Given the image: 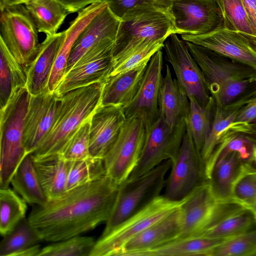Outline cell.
<instances>
[{
    "mask_svg": "<svg viewBox=\"0 0 256 256\" xmlns=\"http://www.w3.org/2000/svg\"><path fill=\"white\" fill-rule=\"evenodd\" d=\"M0 38L15 60L25 70L40 48L38 30L24 4L0 10Z\"/></svg>",
    "mask_w": 256,
    "mask_h": 256,
    "instance_id": "ba28073f",
    "label": "cell"
},
{
    "mask_svg": "<svg viewBox=\"0 0 256 256\" xmlns=\"http://www.w3.org/2000/svg\"><path fill=\"white\" fill-rule=\"evenodd\" d=\"M188 98L190 111L186 120V130L200 153L211 128L216 104L212 96L204 106L201 105L192 96Z\"/></svg>",
    "mask_w": 256,
    "mask_h": 256,
    "instance_id": "d6a6232c",
    "label": "cell"
},
{
    "mask_svg": "<svg viewBox=\"0 0 256 256\" xmlns=\"http://www.w3.org/2000/svg\"><path fill=\"white\" fill-rule=\"evenodd\" d=\"M159 196L108 234L96 241L90 256H118L124 246L146 228L180 208L186 199Z\"/></svg>",
    "mask_w": 256,
    "mask_h": 256,
    "instance_id": "52a82bcc",
    "label": "cell"
},
{
    "mask_svg": "<svg viewBox=\"0 0 256 256\" xmlns=\"http://www.w3.org/2000/svg\"><path fill=\"white\" fill-rule=\"evenodd\" d=\"M62 32L46 36L34 59L26 68V88L32 96L48 90L52 72L60 48Z\"/></svg>",
    "mask_w": 256,
    "mask_h": 256,
    "instance_id": "603a6c76",
    "label": "cell"
},
{
    "mask_svg": "<svg viewBox=\"0 0 256 256\" xmlns=\"http://www.w3.org/2000/svg\"><path fill=\"white\" fill-rule=\"evenodd\" d=\"M28 0H0V10H2L10 6L18 4H24Z\"/></svg>",
    "mask_w": 256,
    "mask_h": 256,
    "instance_id": "f907efd6",
    "label": "cell"
},
{
    "mask_svg": "<svg viewBox=\"0 0 256 256\" xmlns=\"http://www.w3.org/2000/svg\"><path fill=\"white\" fill-rule=\"evenodd\" d=\"M207 182L200 153L186 130L176 156L172 162L164 196L170 200H180Z\"/></svg>",
    "mask_w": 256,
    "mask_h": 256,
    "instance_id": "8fae6325",
    "label": "cell"
},
{
    "mask_svg": "<svg viewBox=\"0 0 256 256\" xmlns=\"http://www.w3.org/2000/svg\"><path fill=\"white\" fill-rule=\"evenodd\" d=\"M164 42L165 40H162L142 44L116 62L110 76L130 70L145 61L150 60L156 52L164 48Z\"/></svg>",
    "mask_w": 256,
    "mask_h": 256,
    "instance_id": "b9f144b4",
    "label": "cell"
},
{
    "mask_svg": "<svg viewBox=\"0 0 256 256\" xmlns=\"http://www.w3.org/2000/svg\"><path fill=\"white\" fill-rule=\"evenodd\" d=\"M217 200L208 182L194 189L180 206L182 230L178 238L198 236L208 227Z\"/></svg>",
    "mask_w": 256,
    "mask_h": 256,
    "instance_id": "ffe728a7",
    "label": "cell"
},
{
    "mask_svg": "<svg viewBox=\"0 0 256 256\" xmlns=\"http://www.w3.org/2000/svg\"><path fill=\"white\" fill-rule=\"evenodd\" d=\"M69 14L78 12L88 6L100 0H58Z\"/></svg>",
    "mask_w": 256,
    "mask_h": 256,
    "instance_id": "7dc6e473",
    "label": "cell"
},
{
    "mask_svg": "<svg viewBox=\"0 0 256 256\" xmlns=\"http://www.w3.org/2000/svg\"><path fill=\"white\" fill-rule=\"evenodd\" d=\"M10 184L14 190L30 204L42 205L48 201L31 154L22 160Z\"/></svg>",
    "mask_w": 256,
    "mask_h": 256,
    "instance_id": "f1b7e54d",
    "label": "cell"
},
{
    "mask_svg": "<svg viewBox=\"0 0 256 256\" xmlns=\"http://www.w3.org/2000/svg\"><path fill=\"white\" fill-rule=\"evenodd\" d=\"M107 6L102 2H96L82 9L68 28L62 31V40L51 73L48 90L54 92L62 80L72 48L79 35L90 22Z\"/></svg>",
    "mask_w": 256,
    "mask_h": 256,
    "instance_id": "7402d4cb",
    "label": "cell"
},
{
    "mask_svg": "<svg viewBox=\"0 0 256 256\" xmlns=\"http://www.w3.org/2000/svg\"><path fill=\"white\" fill-rule=\"evenodd\" d=\"M90 120L84 122L68 142L60 154L64 159L74 161L90 156Z\"/></svg>",
    "mask_w": 256,
    "mask_h": 256,
    "instance_id": "ee69618b",
    "label": "cell"
},
{
    "mask_svg": "<svg viewBox=\"0 0 256 256\" xmlns=\"http://www.w3.org/2000/svg\"><path fill=\"white\" fill-rule=\"evenodd\" d=\"M158 102L160 114L170 126L173 127L186 119L190 111L188 97L177 80L172 78L168 64L162 78Z\"/></svg>",
    "mask_w": 256,
    "mask_h": 256,
    "instance_id": "484cf974",
    "label": "cell"
},
{
    "mask_svg": "<svg viewBox=\"0 0 256 256\" xmlns=\"http://www.w3.org/2000/svg\"><path fill=\"white\" fill-rule=\"evenodd\" d=\"M172 34H175L173 17L164 11L142 8L126 12L120 18L113 49L114 64L142 44L166 41Z\"/></svg>",
    "mask_w": 256,
    "mask_h": 256,
    "instance_id": "5b68a950",
    "label": "cell"
},
{
    "mask_svg": "<svg viewBox=\"0 0 256 256\" xmlns=\"http://www.w3.org/2000/svg\"><path fill=\"white\" fill-rule=\"evenodd\" d=\"M256 251V228L226 239L209 256H252Z\"/></svg>",
    "mask_w": 256,
    "mask_h": 256,
    "instance_id": "60d3db41",
    "label": "cell"
},
{
    "mask_svg": "<svg viewBox=\"0 0 256 256\" xmlns=\"http://www.w3.org/2000/svg\"><path fill=\"white\" fill-rule=\"evenodd\" d=\"M150 60L109 76L102 82L100 105L124 108L130 104L139 89Z\"/></svg>",
    "mask_w": 256,
    "mask_h": 256,
    "instance_id": "cb8c5ba5",
    "label": "cell"
},
{
    "mask_svg": "<svg viewBox=\"0 0 256 256\" xmlns=\"http://www.w3.org/2000/svg\"><path fill=\"white\" fill-rule=\"evenodd\" d=\"M217 0L222 12L224 28L254 36L242 0Z\"/></svg>",
    "mask_w": 256,
    "mask_h": 256,
    "instance_id": "ab89813d",
    "label": "cell"
},
{
    "mask_svg": "<svg viewBox=\"0 0 256 256\" xmlns=\"http://www.w3.org/2000/svg\"><path fill=\"white\" fill-rule=\"evenodd\" d=\"M27 202L9 188H0V233L4 236L24 218Z\"/></svg>",
    "mask_w": 256,
    "mask_h": 256,
    "instance_id": "e575fe53",
    "label": "cell"
},
{
    "mask_svg": "<svg viewBox=\"0 0 256 256\" xmlns=\"http://www.w3.org/2000/svg\"><path fill=\"white\" fill-rule=\"evenodd\" d=\"M252 256H256V251L253 254Z\"/></svg>",
    "mask_w": 256,
    "mask_h": 256,
    "instance_id": "db71d44e",
    "label": "cell"
},
{
    "mask_svg": "<svg viewBox=\"0 0 256 256\" xmlns=\"http://www.w3.org/2000/svg\"><path fill=\"white\" fill-rule=\"evenodd\" d=\"M120 23V19L106 6L78 36L72 48L66 72L90 49L106 42H116Z\"/></svg>",
    "mask_w": 256,
    "mask_h": 256,
    "instance_id": "d6986e66",
    "label": "cell"
},
{
    "mask_svg": "<svg viewBox=\"0 0 256 256\" xmlns=\"http://www.w3.org/2000/svg\"><path fill=\"white\" fill-rule=\"evenodd\" d=\"M31 94L17 90L0 112V188H8L18 165L28 154L23 142L24 120Z\"/></svg>",
    "mask_w": 256,
    "mask_h": 256,
    "instance_id": "277c9868",
    "label": "cell"
},
{
    "mask_svg": "<svg viewBox=\"0 0 256 256\" xmlns=\"http://www.w3.org/2000/svg\"><path fill=\"white\" fill-rule=\"evenodd\" d=\"M256 94L254 88L228 105L216 106L211 128L200 152L204 168L241 108Z\"/></svg>",
    "mask_w": 256,
    "mask_h": 256,
    "instance_id": "4316f807",
    "label": "cell"
},
{
    "mask_svg": "<svg viewBox=\"0 0 256 256\" xmlns=\"http://www.w3.org/2000/svg\"><path fill=\"white\" fill-rule=\"evenodd\" d=\"M171 166L170 160H165L143 175L119 184L114 207L101 236L109 233L160 196Z\"/></svg>",
    "mask_w": 256,
    "mask_h": 256,
    "instance_id": "8992f818",
    "label": "cell"
},
{
    "mask_svg": "<svg viewBox=\"0 0 256 256\" xmlns=\"http://www.w3.org/2000/svg\"><path fill=\"white\" fill-rule=\"evenodd\" d=\"M246 164L240 155L236 152L229 153L214 162L206 178L216 200H233L234 184Z\"/></svg>",
    "mask_w": 256,
    "mask_h": 256,
    "instance_id": "d4e9b609",
    "label": "cell"
},
{
    "mask_svg": "<svg viewBox=\"0 0 256 256\" xmlns=\"http://www.w3.org/2000/svg\"><path fill=\"white\" fill-rule=\"evenodd\" d=\"M38 32L54 35L69 12L58 0H29L24 4Z\"/></svg>",
    "mask_w": 256,
    "mask_h": 256,
    "instance_id": "f546056e",
    "label": "cell"
},
{
    "mask_svg": "<svg viewBox=\"0 0 256 256\" xmlns=\"http://www.w3.org/2000/svg\"><path fill=\"white\" fill-rule=\"evenodd\" d=\"M119 185L106 175L34 206L28 220L42 240L56 242L80 236L108 219Z\"/></svg>",
    "mask_w": 256,
    "mask_h": 256,
    "instance_id": "6da1fadb",
    "label": "cell"
},
{
    "mask_svg": "<svg viewBox=\"0 0 256 256\" xmlns=\"http://www.w3.org/2000/svg\"><path fill=\"white\" fill-rule=\"evenodd\" d=\"M126 120L123 108L100 105L90 120V156L104 159L116 140Z\"/></svg>",
    "mask_w": 256,
    "mask_h": 256,
    "instance_id": "ac0fdd59",
    "label": "cell"
},
{
    "mask_svg": "<svg viewBox=\"0 0 256 256\" xmlns=\"http://www.w3.org/2000/svg\"><path fill=\"white\" fill-rule=\"evenodd\" d=\"M171 12L176 34L199 35L224 28L217 0H175Z\"/></svg>",
    "mask_w": 256,
    "mask_h": 256,
    "instance_id": "5bb4252c",
    "label": "cell"
},
{
    "mask_svg": "<svg viewBox=\"0 0 256 256\" xmlns=\"http://www.w3.org/2000/svg\"><path fill=\"white\" fill-rule=\"evenodd\" d=\"M4 237L0 244V256H18L24 250L42 240L26 218Z\"/></svg>",
    "mask_w": 256,
    "mask_h": 256,
    "instance_id": "d590c367",
    "label": "cell"
},
{
    "mask_svg": "<svg viewBox=\"0 0 256 256\" xmlns=\"http://www.w3.org/2000/svg\"><path fill=\"white\" fill-rule=\"evenodd\" d=\"M162 50H158L152 56L136 96L130 104L122 108L126 118H139L144 121L146 128L160 116L158 101L163 78Z\"/></svg>",
    "mask_w": 256,
    "mask_h": 256,
    "instance_id": "2e32d148",
    "label": "cell"
},
{
    "mask_svg": "<svg viewBox=\"0 0 256 256\" xmlns=\"http://www.w3.org/2000/svg\"><path fill=\"white\" fill-rule=\"evenodd\" d=\"M186 131V120L172 127L160 114L158 118L146 128L140 159L128 179L137 178L165 160H174Z\"/></svg>",
    "mask_w": 256,
    "mask_h": 256,
    "instance_id": "9c48e42d",
    "label": "cell"
},
{
    "mask_svg": "<svg viewBox=\"0 0 256 256\" xmlns=\"http://www.w3.org/2000/svg\"><path fill=\"white\" fill-rule=\"evenodd\" d=\"M0 108H2L14 92L26 87L25 68L20 64L0 38Z\"/></svg>",
    "mask_w": 256,
    "mask_h": 256,
    "instance_id": "4dcf8cb0",
    "label": "cell"
},
{
    "mask_svg": "<svg viewBox=\"0 0 256 256\" xmlns=\"http://www.w3.org/2000/svg\"><path fill=\"white\" fill-rule=\"evenodd\" d=\"M61 104V97L48 90L31 96L23 134L24 144L28 154L34 152L48 136L56 122Z\"/></svg>",
    "mask_w": 256,
    "mask_h": 256,
    "instance_id": "9a60e30c",
    "label": "cell"
},
{
    "mask_svg": "<svg viewBox=\"0 0 256 256\" xmlns=\"http://www.w3.org/2000/svg\"><path fill=\"white\" fill-rule=\"evenodd\" d=\"M248 36L256 49V36L250 35H248Z\"/></svg>",
    "mask_w": 256,
    "mask_h": 256,
    "instance_id": "f5cc1de1",
    "label": "cell"
},
{
    "mask_svg": "<svg viewBox=\"0 0 256 256\" xmlns=\"http://www.w3.org/2000/svg\"><path fill=\"white\" fill-rule=\"evenodd\" d=\"M248 209L252 212L256 218V200Z\"/></svg>",
    "mask_w": 256,
    "mask_h": 256,
    "instance_id": "816d5d0a",
    "label": "cell"
},
{
    "mask_svg": "<svg viewBox=\"0 0 256 256\" xmlns=\"http://www.w3.org/2000/svg\"><path fill=\"white\" fill-rule=\"evenodd\" d=\"M225 240L202 236L178 238L146 252L140 256H209L210 251Z\"/></svg>",
    "mask_w": 256,
    "mask_h": 256,
    "instance_id": "1f68e13d",
    "label": "cell"
},
{
    "mask_svg": "<svg viewBox=\"0 0 256 256\" xmlns=\"http://www.w3.org/2000/svg\"><path fill=\"white\" fill-rule=\"evenodd\" d=\"M115 42H106L86 52L64 74L54 92L60 97L70 90L103 82L113 69Z\"/></svg>",
    "mask_w": 256,
    "mask_h": 256,
    "instance_id": "7c38bea8",
    "label": "cell"
},
{
    "mask_svg": "<svg viewBox=\"0 0 256 256\" xmlns=\"http://www.w3.org/2000/svg\"><path fill=\"white\" fill-rule=\"evenodd\" d=\"M256 226V218L246 209L224 219L198 236L228 239L252 230Z\"/></svg>",
    "mask_w": 256,
    "mask_h": 256,
    "instance_id": "8d00e7d4",
    "label": "cell"
},
{
    "mask_svg": "<svg viewBox=\"0 0 256 256\" xmlns=\"http://www.w3.org/2000/svg\"><path fill=\"white\" fill-rule=\"evenodd\" d=\"M232 198L248 209L256 200V168L246 164L235 182Z\"/></svg>",
    "mask_w": 256,
    "mask_h": 256,
    "instance_id": "7bdbcfd3",
    "label": "cell"
},
{
    "mask_svg": "<svg viewBox=\"0 0 256 256\" xmlns=\"http://www.w3.org/2000/svg\"><path fill=\"white\" fill-rule=\"evenodd\" d=\"M182 230L180 207L152 224L127 242L119 256H140L148 250L179 238Z\"/></svg>",
    "mask_w": 256,
    "mask_h": 256,
    "instance_id": "44dd1931",
    "label": "cell"
},
{
    "mask_svg": "<svg viewBox=\"0 0 256 256\" xmlns=\"http://www.w3.org/2000/svg\"><path fill=\"white\" fill-rule=\"evenodd\" d=\"M228 130L242 134L256 143V120L248 124L231 127Z\"/></svg>",
    "mask_w": 256,
    "mask_h": 256,
    "instance_id": "c3c4849f",
    "label": "cell"
},
{
    "mask_svg": "<svg viewBox=\"0 0 256 256\" xmlns=\"http://www.w3.org/2000/svg\"><path fill=\"white\" fill-rule=\"evenodd\" d=\"M167 0L172 2L174 1L175 0Z\"/></svg>",
    "mask_w": 256,
    "mask_h": 256,
    "instance_id": "11a10c76",
    "label": "cell"
},
{
    "mask_svg": "<svg viewBox=\"0 0 256 256\" xmlns=\"http://www.w3.org/2000/svg\"><path fill=\"white\" fill-rule=\"evenodd\" d=\"M95 242L92 237L77 236L41 248L38 256H90Z\"/></svg>",
    "mask_w": 256,
    "mask_h": 256,
    "instance_id": "f35d334b",
    "label": "cell"
},
{
    "mask_svg": "<svg viewBox=\"0 0 256 256\" xmlns=\"http://www.w3.org/2000/svg\"><path fill=\"white\" fill-rule=\"evenodd\" d=\"M102 83L80 88L62 95L61 107L50 133L32 154L34 160L59 156L80 126L100 105Z\"/></svg>",
    "mask_w": 256,
    "mask_h": 256,
    "instance_id": "3957f363",
    "label": "cell"
},
{
    "mask_svg": "<svg viewBox=\"0 0 256 256\" xmlns=\"http://www.w3.org/2000/svg\"><path fill=\"white\" fill-rule=\"evenodd\" d=\"M180 38L256 70V49L246 34L220 28L202 34H182Z\"/></svg>",
    "mask_w": 256,
    "mask_h": 256,
    "instance_id": "e0dca14e",
    "label": "cell"
},
{
    "mask_svg": "<svg viewBox=\"0 0 256 256\" xmlns=\"http://www.w3.org/2000/svg\"><path fill=\"white\" fill-rule=\"evenodd\" d=\"M106 175L104 159L90 156L71 161L67 191L96 180Z\"/></svg>",
    "mask_w": 256,
    "mask_h": 256,
    "instance_id": "74e56055",
    "label": "cell"
},
{
    "mask_svg": "<svg viewBox=\"0 0 256 256\" xmlns=\"http://www.w3.org/2000/svg\"><path fill=\"white\" fill-rule=\"evenodd\" d=\"M256 120V94L240 110L234 121L229 128L246 124Z\"/></svg>",
    "mask_w": 256,
    "mask_h": 256,
    "instance_id": "bcb514c9",
    "label": "cell"
},
{
    "mask_svg": "<svg viewBox=\"0 0 256 256\" xmlns=\"http://www.w3.org/2000/svg\"><path fill=\"white\" fill-rule=\"evenodd\" d=\"M216 106L228 105L256 88V70L207 48L186 42Z\"/></svg>",
    "mask_w": 256,
    "mask_h": 256,
    "instance_id": "7a4b0ae2",
    "label": "cell"
},
{
    "mask_svg": "<svg viewBox=\"0 0 256 256\" xmlns=\"http://www.w3.org/2000/svg\"><path fill=\"white\" fill-rule=\"evenodd\" d=\"M249 22L256 36V0H242Z\"/></svg>",
    "mask_w": 256,
    "mask_h": 256,
    "instance_id": "681fc988",
    "label": "cell"
},
{
    "mask_svg": "<svg viewBox=\"0 0 256 256\" xmlns=\"http://www.w3.org/2000/svg\"><path fill=\"white\" fill-rule=\"evenodd\" d=\"M146 128L140 118H126L114 144L104 158L106 175L118 185L127 180L141 155Z\"/></svg>",
    "mask_w": 256,
    "mask_h": 256,
    "instance_id": "30bf717a",
    "label": "cell"
},
{
    "mask_svg": "<svg viewBox=\"0 0 256 256\" xmlns=\"http://www.w3.org/2000/svg\"><path fill=\"white\" fill-rule=\"evenodd\" d=\"M166 60L171 64L176 80L188 98L194 97L204 106L211 96L206 88L201 69L184 40L172 34L165 41Z\"/></svg>",
    "mask_w": 256,
    "mask_h": 256,
    "instance_id": "4fadbf2b",
    "label": "cell"
},
{
    "mask_svg": "<svg viewBox=\"0 0 256 256\" xmlns=\"http://www.w3.org/2000/svg\"><path fill=\"white\" fill-rule=\"evenodd\" d=\"M106 3L111 11L119 18L126 12L138 9L154 8L164 11L172 17L171 2L167 0H100Z\"/></svg>",
    "mask_w": 256,
    "mask_h": 256,
    "instance_id": "f6af8a7d",
    "label": "cell"
},
{
    "mask_svg": "<svg viewBox=\"0 0 256 256\" xmlns=\"http://www.w3.org/2000/svg\"><path fill=\"white\" fill-rule=\"evenodd\" d=\"M34 160L48 200L64 196L68 192L71 161L64 159L60 155Z\"/></svg>",
    "mask_w": 256,
    "mask_h": 256,
    "instance_id": "83f0119b",
    "label": "cell"
},
{
    "mask_svg": "<svg viewBox=\"0 0 256 256\" xmlns=\"http://www.w3.org/2000/svg\"><path fill=\"white\" fill-rule=\"evenodd\" d=\"M232 152L238 154L245 164L256 168V143L242 134L228 131L205 165L206 176L216 160Z\"/></svg>",
    "mask_w": 256,
    "mask_h": 256,
    "instance_id": "836d02e7",
    "label": "cell"
}]
</instances>
